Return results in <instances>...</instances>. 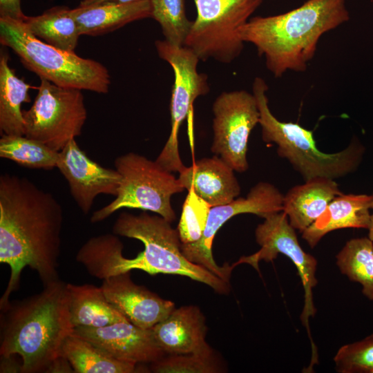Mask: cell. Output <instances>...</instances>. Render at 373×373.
Instances as JSON below:
<instances>
[{
    "mask_svg": "<svg viewBox=\"0 0 373 373\" xmlns=\"http://www.w3.org/2000/svg\"><path fill=\"white\" fill-rule=\"evenodd\" d=\"M63 209L57 199L24 177L0 176V262L10 276L0 309L10 302L23 268L35 271L43 284L59 279Z\"/></svg>",
    "mask_w": 373,
    "mask_h": 373,
    "instance_id": "6da1fadb",
    "label": "cell"
},
{
    "mask_svg": "<svg viewBox=\"0 0 373 373\" xmlns=\"http://www.w3.org/2000/svg\"><path fill=\"white\" fill-rule=\"evenodd\" d=\"M113 233L90 238L77 253L76 260L93 277L104 280L138 269L151 275L186 276L218 294L230 291L229 283L184 256L178 230L160 216L122 212Z\"/></svg>",
    "mask_w": 373,
    "mask_h": 373,
    "instance_id": "7a4b0ae2",
    "label": "cell"
},
{
    "mask_svg": "<svg viewBox=\"0 0 373 373\" xmlns=\"http://www.w3.org/2000/svg\"><path fill=\"white\" fill-rule=\"evenodd\" d=\"M346 0H307L287 12L251 17L239 29L252 44L275 77L302 73L315 56L321 37L350 20Z\"/></svg>",
    "mask_w": 373,
    "mask_h": 373,
    "instance_id": "3957f363",
    "label": "cell"
},
{
    "mask_svg": "<svg viewBox=\"0 0 373 373\" xmlns=\"http://www.w3.org/2000/svg\"><path fill=\"white\" fill-rule=\"evenodd\" d=\"M1 312V356H20L23 373L46 372L74 330L67 283L60 279L48 283Z\"/></svg>",
    "mask_w": 373,
    "mask_h": 373,
    "instance_id": "277c9868",
    "label": "cell"
},
{
    "mask_svg": "<svg viewBox=\"0 0 373 373\" xmlns=\"http://www.w3.org/2000/svg\"><path fill=\"white\" fill-rule=\"evenodd\" d=\"M265 79L256 77L252 84L260 112L259 124L262 139L277 146V153L287 160L305 181L316 178L332 180L343 178L355 171L360 165L365 148L354 137L349 145L334 153L322 152L316 146L313 131L298 123L278 119L271 113Z\"/></svg>",
    "mask_w": 373,
    "mask_h": 373,
    "instance_id": "5b68a950",
    "label": "cell"
},
{
    "mask_svg": "<svg viewBox=\"0 0 373 373\" xmlns=\"http://www.w3.org/2000/svg\"><path fill=\"white\" fill-rule=\"evenodd\" d=\"M0 43L40 79L62 87L108 92L110 75L103 64L48 44L33 35L22 19L0 17Z\"/></svg>",
    "mask_w": 373,
    "mask_h": 373,
    "instance_id": "8992f818",
    "label": "cell"
},
{
    "mask_svg": "<svg viewBox=\"0 0 373 373\" xmlns=\"http://www.w3.org/2000/svg\"><path fill=\"white\" fill-rule=\"evenodd\" d=\"M114 164L122 176L117 194L112 202L93 213L92 223L102 222L123 208L154 212L169 222L175 220L171 198L185 189L172 172L133 152L119 156Z\"/></svg>",
    "mask_w": 373,
    "mask_h": 373,
    "instance_id": "52a82bcc",
    "label": "cell"
},
{
    "mask_svg": "<svg viewBox=\"0 0 373 373\" xmlns=\"http://www.w3.org/2000/svg\"><path fill=\"white\" fill-rule=\"evenodd\" d=\"M197 16L184 46L200 60L213 59L230 64L244 48L239 29L260 7L262 0H193Z\"/></svg>",
    "mask_w": 373,
    "mask_h": 373,
    "instance_id": "ba28073f",
    "label": "cell"
},
{
    "mask_svg": "<svg viewBox=\"0 0 373 373\" xmlns=\"http://www.w3.org/2000/svg\"><path fill=\"white\" fill-rule=\"evenodd\" d=\"M23 115L24 135L57 152L81 135L87 118L82 90L42 78L32 105Z\"/></svg>",
    "mask_w": 373,
    "mask_h": 373,
    "instance_id": "9c48e42d",
    "label": "cell"
},
{
    "mask_svg": "<svg viewBox=\"0 0 373 373\" xmlns=\"http://www.w3.org/2000/svg\"><path fill=\"white\" fill-rule=\"evenodd\" d=\"M158 56L173 68L174 84L170 102L171 129L169 138L156 162L170 172H182L183 164L178 150L179 129L193 108L194 101L209 92L208 76L198 71L200 61L189 48L171 44L165 39L156 40Z\"/></svg>",
    "mask_w": 373,
    "mask_h": 373,
    "instance_id": "30bf717a",
    "label": "cell"
},
{
    "mask_svg": "<svg viewBox=\"0 0 373 373\" xmlns=\"http://www.w3.org/2000/svg\"><path fill=\"white\" fill-rule=\"evenodd\" d=\"M264 219V222L259 224L255 230L256 240L260 249L252 255L242 256L235 264L247 263L258 271L260 261H272L279 254L291 260L297 269L304 289V305L300 320L307 328L312 351L314 352L316 349L311 338L309 319L314 317L316 312L313 301V289L318 283L316 277L317 260L302 249L296 229L289 224L283 211L274 213Z\"/></svg>",
    "mask_w": 373,
    "mask_h": 373,
    "instance_id": "8fae6325",
    "label": "cell"
},
{
    "mask_svg": "<svg viewBox=\"0 0 373 373\" xmlns=\"http://www.w3.org/2000/svg\"><path fill=\"white\" fill-rule=\"evenodd\" d=\"M212 111L211 151L235 171H247L249 137L260 119L255 96L245 90L222 92L213 102Z\"/></svg>",
    "mask_w": 373,
    "mask_h": 373,
    "instance_id": "7c38bea8",
    "label": "cell"
},
{
    "mask_svg": "<svg viewBox=\"0 0 373 373\" xmlns=\"http://www.w3.org/2000/svg\"><path fill=\"white\" fill-rule=\"evenodd\" d=\"M283 199L284 195L274 184L260 182L250 189L245 198H236L227 204L211 207L202 238L193 243H181L182 254L191 262L229 283L231 271L236 265L226 263L219 266L215 262L211 249L216 233L225 222L238 214L252 213L265 218L283 211Z\"/></svg>",
    "mask_w": 373,
    "mask_h": 373,
    "instance_id": "4fadbf2b",
    "label": "cell"
},
{
    "mask_svg": "<svg viewBox=\"0 0 373 373\" xmlns=\"http://www.w3.org/2000/svg\"><path fill=\"white\" fill-rule=\"evenodd\" d=\"M57 168L66 180L73 200L86 215L97 195L117 194L122 180L119 173L88 157L75 139L59 152Z\"/></svg>",
    "mask_w": 373,
    "mask_h": 373,
    "instance_id": "5bb4252c",
    "label": "cell"
},
{
    "mask_svg": "<svg viewBox=\"0 0 373 373\" xmlns=\"http://www.w3.org/2000/svg\"><path fill=\"white\" fill-rule=\"evenodd\" d=\"M73 332L119 361L152 363L166 355L151 329L140 327L129 321L101 327H77Z\"/></svg>",
    "mask_w": 373,
    "mask_h": 373,
    "instance_id": "9a60e30c",
    "label": "cell"
},
{
    "mask_svg": "<svg viewBox=\"0 0 373 373\" xmlns=\"http://www.w3.org/2000/svg\"><path fill=\"white\" fill-rule=\"evenodd\" d=\"M101 287L108 301L129 322L144 329H151L175 308L172 301L134 283L131 271L102 280Z\"/></svg>",
    "mask_w": 373,
    "mask_h": 373,
    "instance_id": "2e32d148",
    "label": "cell"
},
{
    "mask_svg": "<svg viewBox=\"0 0 373 373\" xmlns=\"http://www.w3.org/2000/svg\"><path fill=\"white\" fill-rule=\"evenodd\" d=\"M234 170L218 155L194 162L179 173L178 180L187 191L195 193L211 207L227 204L240 193Z\"/></svg>",
    "mask_w": 373,
    "mask_h": 373,
    "instance_id": "e0dca14e",
    "label": "cell"
},
{
    "mask_svg": "<svg viewBox=\"0 0 373 373\" xmlns=\"http://www.w3.org/2000/svg\"><path fill=\"white\" fill-rule=\"evenodd\" d=\"M154 338L167 354H185L212 349L205 341L207 326L200 309L183 306L173 311L152 328Z\"/></svg>",
    "mask_w": 373,
    "mask_h": 373,
    "instance_id": "ac0fdd59",
    "label": "cell"
},
{
    "mask_svg": "<svg viewBox=\"0 0 373 373\" xmlns=\"http://www.w3.org/2000/svg\"><path fill=\"white\" fill-rule=\"evenodd\" d=\"M372 197L366 194H341L335 197L323 214L302 232V238L315 247L328 233L341 229H368Z\"/></svg>",
    "mask_w": 373,
    "mask_h": 373,
    "instance_id": "d6986e66",
    "label": "cell"
},
{
    "mask_svg": "<svg viewBox=\"0 0 373 373\" xmlns=\"http://www.w3.org/2000/svg\"><path fill=\"white\" fill-rule=\"evenodd\" d=\"M342 192L334 180L316 178L291 187L283 199V211L289 224L303 232L325 211L329 202Z\"/></svg>",
    "mask_w": 373,
    "mask_h": 373,
    "instance_id": "ffe728a7",
    "label": "cell"
},
{
    "mask_svg": "<svg viewBox=\"0 0 373 373\" xmlns=\"http://www.w3.org/2000/svg\"><path fill=\"white\" fill-rule=\"evenodd\" d=\"M81 35L97 36L131 22L152 17L150 0L131 3H103L70 9Z\"/></svg>",
    "mask_w": 373,
    "mask_h": 373,
    "instance_id": "44dd1931",
    "label": "cell"
},
{
    "mask_svg": "<svg viewBox=\"0 0 373 373\" xmlns=\"http://www.w3.org/2000/svg\"><path fill=\"white\" fill-rule=\"evenodd\" d=\"M69 312L75 327H101L128 319L106 299L101 287L67 283Z\"/></svg>",
    "mask_w": 373,
    "mask_h": 373,
    "instance_id": "7402d4cb",
    "label": "cell"
},
{
    "mask_svg": "<svg viewBox=\"0 0 373 373\" xmlns=\"http://www.w3.org/2000/svg\"><path fill=\"white\" fill-rule=\"evenodd\" d=\"M30 85L19 78L9 66L5 50L0 53V130L1 134L24 135L21 104L30 101Z\"/></svg>",
    "mask_w": 373,
    "mask_h": 373,
    "instance_id": "603a6c76",
    "label": "cell"
},
{
    "mask_svg": "<svg viewBox=\"0 0 373 373\" xmlns=\"http://www.w3.org/2000/svg\"><path fill=\"white\" fill-rule=\"evenodd\" d=\"M61 352L75 373L136 372V363L113 358L74 332L65 340Z\"/></svg>",
    "mask_w": 373,
    "mask_h": 373,
    "instance_id": "cb8c5ba5",
    "label": "cell"
},
{
    "mask_svg": "<svg viewBox=\"0 0 373 373\" xmlns=\"http://www.w3.org/2000/svg\"><path fill=\"white\" fill-rule=\"evenodd\" d=\"M23 21L39 39L61 50L75 52L81 35L68 7H52L40 15L26 16Z\"/></svg>",
    "mask_w": 373,
    "mask_h": 373,
    "instance_id": "d4e9b609",
    "label": "cell"
},
{
    "mask_svg": "<svg viewBox=\"0 0 373 373\" xmlns=\"http://www.w3.org/2000/svg\"><path fill=\"white\" fill-rule=\"evenodd\" d=\"M341 274L362 286V293L373 300V242L367 237L348 240L336 256Z\"/></svg>",
    "mask_w": 373,
    "mask_h": 373,
    "instance_id": "484cf974",
    "label": "cell"
},
{
    "mask_svg": "<svg viewBox=\"0 0 373 373\" xmlns=\"http://www.w3.org/2000/svg\"><path fill=\"white\" fill-rule=\"evenodd\" d=\"M0 157L25 167L51 170L57 167L59 152L26 135L1 134Z\"/></svg>",
    "mask_w": 373,
    "mask_h": 373,
    "instance_id": "4316f807",
    "label": "cell"
},
{
    "mask_svg": "<svg viewBox=\"0 0 373 373\" xmlns=\"http://www.w3.org/2000/svg\"><path fill=\"white\" fill-rule=\"evenodd\" d=\"M152 17L161 26L164 39L172 45L184 46L193 21L185 11V0H150Z\"/></svg>",
    "mask_w": 373,
    "mask_h": 373,
    "instance_id": "83f0119b",
    "label": "cell"
},
{
    "mask_svg": "<svg viewBox=\"0 0 373 373\" xmlns=\"http://www.w3.org/2000/svg\"><path fill=\"white\" fill-rule=\"evenodd\" d=\"M151 365V370L157 373H216L223 370L213 349L185 354H167Z\"/></svg>",
    "mask_w": 373,
    "mask_h": 373,
    "instance_id": "f1b7e54d",
    "label": "cell"
},
{
    "mask_svg": "<svg viewBox=\"0 0 373 373\" xmlns=\"http://www.w3.org/2000/svg\"><path fill=\"white\" fill-rule=\"evenodd\" d=\"M211 207L192 189L188 190L177 229L181 243H193L202 238Z\"/></svg>",
    "mask_w": 373,
    "mask_h": 373,
    "instance_id": "f546056e",
    "label": "cell"
},
{
    "mask_svg": "<svg viewBox=\"0 0 373 373\" xmlns=\"http://www.w3.org/2000/svg\"><path fill=\"white\" fill-rule=\"evenodd\" d=\"M339 373H370L373 369V334L341 347L334 358Z\"/></svg>",
    "mask_w": 373,
    "mask_h": 373,
    "instance_id": "4dcf8cb0",
    "label": "cell"
},
{
    "mask_svg": "<svg viewBox=\"0 0 373 373\" xmlns=\"http://www.w3.org/2000/svg\"><path fill=\"white\" fill-rule=\"evenodd\" d=\"M0 17L23 20L26 16L21 10V0H0Z\"/></svg>",
    "mask_w": 373,
    "mask_h": 373,
    "instance_id": "1f68e13d",
    "label": "cell"
},
{
    "mask_svg": "<svg viewBox=\"0 0 373 373\" xmlns=\"http://www.w3.org/2000/svg\"><path fill=\"white\" fill-rule=\"evenodd\" d=\"M46 372H74L68 361L61 355L48 367Z\"/></svg>",
    "mask_w": 373,
    "mask_h": 373,
    "instance_id": "d6a6232c",
    "label": "cell"
},
{
    "mask_svg": "<svg viewBox=\"0 0 373 373\" xmlns=\"http://www.w3.org/2000/svg\"><path fill=\"white\" fill-rule=\"evenodd\" d=\"M142 0H82L79 6H85L90 5H95L103 3H131Z\"/></svg>",
    "mask_w": 373,
    "mask_h": 373,
    "instance_id": "836d02e7",
    "label": "cell"
},
{
    "mask_svg": "<svg viewBox=\"0 0 373 373\" xmlns=\"http://www.w3.org/2000/svg\"><path fill=\"white\" fill-rule=\"evenodd\" d=\"M372 200L371 209L372 210V213L370 215V224L368 227V238L373 242V193L372 194Z\"/></svg>",
    "mask_w": 373,
    "mask_h": 373,
    "instance_id": "e575fe53",
    "label": "cell"
},
{
    "mask_svg": "<svg viewBox=\"0 0 373 373\" xmlns=\"http://www.w3.org/2000/svg\"><path fill=\"white\" fill-rule=\"evenodd\" d=\"M370 373H373V369L372 370L371 372Z\"/></svg>",
    "mask_w": 373,
    "mask_h": 373,
    "instance_id": "d590c367",
    "label": "cell"
}]
</instances>
